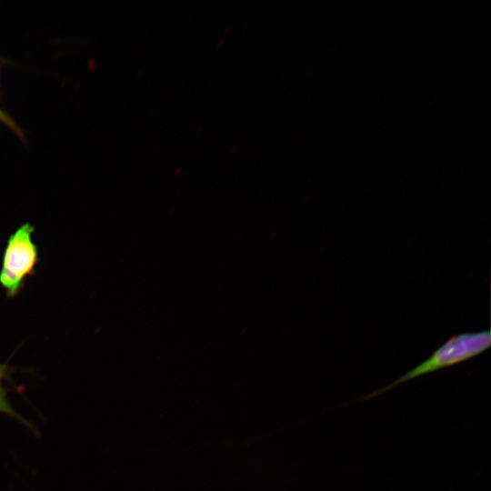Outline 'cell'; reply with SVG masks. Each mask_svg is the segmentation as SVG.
Instances as JSON below:
<instances>
[{
	"instance_id": "1",
	"label": "cell",
	"mask_w": 491,
	"mask_h": 491,
	"mask_svg": "<svg viewBox=\"0 0 491 491\" xmlns=\"http://www.w3.org/2000/svg\"><path fill=\"white\" fill-rule=\"evenodd\" d=\"M490 346L491 333L489 330L466 332L453 336L438 346L425 361L384 387L364 396L361 400H370L422 376L469 360L486 351Z\"/></svg>"
},
{
	"instance_id": "2",
	"label": "cell",
	"mask_w": 491,
	"mask_h": 491,
	"mask_svg": "<svg viewBox=\"0 0 491 491\" xmlns=\"http://www.w3.org/2000/svg\"><path fill=\"white\" fill-rule=\"evenodd\" d=\"M34 227L25 224L9 238L4 255L0 282L9 296L15 295L25 277L30 275L37 259V251L32 240Z\"/></svg>"
},
{
	"instance_id": "3",
	"label": "cell",
	"mask_w": 491,
	"mask_h": 491,
	"mask_svg": "<svg viewBox=\"0 0 491 491\" xmlns=\"http://www.w3.org/2000/svg\"><path fill=\"white\" fill-rule=\"evenodd\" d=\"M0 412L6 413L13 416H17L16 413L13 410L12 406L8 403L5 393L0 385Z\"/></svg>"
},
{
	"instance_id": "4",
	"label": "cell",
	"mask_w": 491,
	"mask_h": 491,
	"mask_svg": "<svg viewBox=\"0 0 491 491\" xmlns=\"http://www.w3.org/2000/svg\"><path fill=\"white\" fill-rule=\"evenodd\" d=\"M0 118H1L2 120H4V121L6 119V117H4V116H3V114H2L1 111H0Z\"/></svg>"
},
{
	"instance_id": "5",
	"label": "cell",
	"mask_w": 491,
	"mask_h": 491,
	"mask_svg": "<svg viewBox=\"0 0 491 491\" xmlns=\"http://www.w3.org/2000/svg\"><path fill=\"white\" fill-rule=\"evenodd\" d=\"M3 374V367L0 366V375Z\"/></svg>"
}]
</instances>
